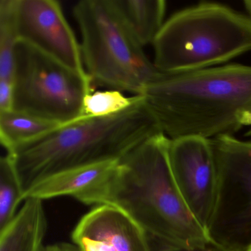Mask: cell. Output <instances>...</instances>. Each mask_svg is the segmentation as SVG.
<instances>
[{"label": "cell", "mask_w": 251, "mask_h": 251, "mask_svg": "<svg viewBox=\"0 0 251 251\" xmlns=\"http://www.w3.org/2000/svg\"><path fill=\"white\" fill-rule=\"evenodd\" d=\"M13 83L14 110L61 125L85 117L83 101L93 92L87 73L21 41L16 47Z\"/></svg>", "instance_id": "obj_6"}, {"label": "cell", "mask_w": 251, "mask_h": 251, "mask_svg": "<svg viewBox=\"0 0 251 251\" xmlns=\"http://www.w3.org/2000/svg\"><path fill=\"white\" fill-rule=\"evenodd\" d=\"M148 236L151 251H227L211 241L205 246L201 248H187L171 243L152 235L148 234Z\"/></svg>", "instance_id": "obj_18"}, {"label": "cell", "mask_w": 251, "mask_h": 251, "mask_svg": "<svg viewBox=\"0 0 251 251\" xmlns=\"http://www.w3.org/2000/svg\"><path fill=\"white\" fill-rule=\"evenodd\" d=\"M170 141L161 133L122 158L95 205L119 208L148 234L185 248H201L211 240L175 182L169 161Z\"/></svg>", "instance_id": "obj_3"}, {"label": "cell", "mask_w": 251, "mask_h": 251, "mask_svg": "<svg viewBox=\"0 0 251 251\" xmlns=\"http://www.w3.org/2000/svg\"><path fill=\"white\" fill-rule=\"evenodd\" d=\"M170 168L186 206L206 231L215 207L217 170L211 139H170Z\"/></svg>", "instance_id": "obj_8"}, {"label": "cell", "mask_w": 251, "mask_h": 251, "mask_svg": "<svg viewBox=\"0 0 251 251\" xmlns=\"http://www.w3.org/2000/svg\"><path fill=\"white\" fill-rule=\"evenodd\" d=\"M117 11L139 45L153 44L164 25V0H112Z\"/></svg>", "instance_id": "obj_13"}, {"label": "cell", "mask_w": 251, "mask_h": 251, "mask_svg": "<svg viewBox=\"0 0 251 251\" xmlns=\"http://www.w3.org/2000/svg\"><path fill=\"white\" fill-rule=\"evenodd\" d=\"M217 170L215 207L206 232L227 251L251 248V141L233 136L211 139Z\"/></svg>", "instance_id": "obj_7"}, {"label": "cell", "mask_w": 251, "mask_h": 251, "mask_svg": "<svg viewBox=\"0 0 251 251\" xmlns=\"http://www.w3.org/2000/svg\"><path fill=\"white\" fill-rule=\"evenodd\" d=\"M63 125L12 110L0 112V141L7 151L35 140Z\"/></svg>", "instance_id": "obj_14"}, {"label": "cell", "mask_w": 251, "mask_h": 251, "mask_svg": "<svg viewBox=\"0 0 251 251\" xmlns=\"http://www.w3.org/2000/svg\"><path fill=\"white\" fill-rule=\"evenodd\" d=\"M19 41L64 65L86 73L80 44L55 0H16Z\"/></svg>", "instance_id": "obj_9"}, {"label": "cell", "mask_w": 251, "mask_h": 251, "mask_svg": "<svg viewBox=\"0 0 251 251\" xmlns=\"http://www.w3.org/2000/svg\"><path fill=\"white\" fill-rule=\"evenodd\" d=\"M47 230L43 201L27 198L11 223L0 230V251H42Z\"/></svg>", "instance_id": "obj_12"}, {"label": "cell", "mask_w": 251, "mask_h": 251, "mask_svg": "<svg viewBox=\"0 0 251 251\" xmlns=\"http://www.w3.org/2000/svg\"><path fill=\"white\" fill-rule=\"evenodd\" d=\"M139 95L126 97L120 91L108 89L92 92L83 101L85 117H103L114 115L131 106Z\"/></svg>", "instance_id": "obj_17"}, {"label": "cell", "mask_w": 251, "mask_h": 251, "mask_svg": "<svg viewBox=\"0 0 251 251\" xmlns=\"http://www.w3.org/2000/svg\"><path fill=\"white\" fill-rule=\"evenodd\" d=\"M163 133L143 96L127 109L103 117H83L16 148L14 158L25 195L61 172L120 161L148 139Z\"/></svg>", "instance_id": "obj_2"}, {"label": "cell", "mask_w": 251, "mask_h": 251, "mask_svg": "<svg viewBox=\"0 0 251 251\" xmlns=\"http://www.w3.org/2000/svg\"><path fill=\"white\" fill-rule=\"evenodd\" d=\"M244 5H245V9L249 14V17L251 19V0H245L244 1Z\"/></svg>", "instance_id": "obj_21"}, {"label": "cell", "mask_w": 251, "mask_h": 251, "mask_svg": "<svg viewBox=\"0 0 251 251\" xmlns=\"http://www.w3.org/2000/svg\"><path fill=\"white\" fill-rule=\"evenodd\" d=\"M119 161L92 164L54 175L27 191L25 201L30 198L44 201L70 196L86 205H95L97 197L115 173Z\"/></svg>", "instance_id": "obj_11"}, {"label": "cell", "mask_w": 251, "mask_h": 251, "mask_svg": "<svg viewBox=\"0 0 251 251\" xmlns=\"http://www.w3.org/2000/svg\"><path fill=\"white\" fill-rule=\"evenodd\" d=\"M154 65L178 74L211 68L251 51V19L214 2L182 10L154 41Z\"/></svg>", "instance_id": "obj_4"}, {"label": "cell", "mask_w": 251, "mask_h": 251, "mask_svg": "<svg viewBox=\"0 0 251 251\" xmlns=\"http://www.w3.org/2000/svg\"><path fill=\"white\" fill-rule=\"evenodd\" d=\"M42 251H82L75 244L60 242L54 245H45Z\"/></svg>", "instance_id": "obj_20"}, {"label": "cell", "mask_w": 251, "mask_h": 251, "mask_svg": "<svg viewBox=\"0 0 251 251\" xmlns=\"http://www.w3.org/2000/svg\"><path fill=\"white\" fill-rule=\"evenodd\" d=\"M23 201L24 192L14 158L7 153L0 160V230L15 217Z\"/></svg>", "instance_id": "obj_15"}, {"label": "cell", "mask_w": 251, "mask_h": 251, "mask_svg": "<svg viewBox=\"0 0 251 251\" xmlns=\"http://www.w3.org/2000/svg\"><path fill=\"white\" fill-rule=\"evenodd\" d=\"M249 134L251 135V131L249 132Z\"/></svg>", "instance_id": "obj_22"}, {"label": "cell", "mask_w": 251, "mask_h": 251, "mask_svg": "<svg viewBox=\"0 0 251 251\" xmlns=\"http://www.w3.org/2000/svg\"><path fill=\"white\" fill-rule=\"evenodd\" d=\"M142 96L169 139L231 136L251 126V66L161 73Z\"/></svg>", "instance_id": "obj_1"}, {"label": "cell", "mask_w": 251, "mask_h": 251, "mask_svg": "<svg viewBox=\"0 0 251 251\" xmlns=\"http://www.w3.org/2000/svg\"><path fill=\"white\" fill-rule=\"evenodd\" d=\"M82 58L92 84L142 96L161 74L145 55L112 0H82L73 8Z\"/></svg>", "instance_id": "obj_5"}, {"label": "cell", "mask_w": 251, "mask_h": 251, "mask_svg": "<svg viewBox=\"0 0 251 251\" xmlns=\"http://www.w3.org/2000/svg\"><path fill=\"white\" fill-rule=\"evenodd\" d=\"M14 110V83L0 80V112Z\"/></svg>", "instance_id": "obj_19"}, {"label": "cell", "mask_w": 251, "mask_h": 251, "mask_svg": "<svg viewBox=\"0 0 251 251\" xmlns=\"http://www.w3.org/2000/svg\"><path fill=\"white\" fill-rule=\"evenodd\" d=\"M251 251V248H250L249 251Z\"/></svg>", "instance_id": "obj_23"}, {"label": "cell", "mask_w": 251, "mask_h": 251, "mask_svg": "<svg viewBox=\"0 0 251 251\" xmlns=\"http://www.w3.org/2000/svg\"><path fill=\"white\" fill-rule=\"evenodd\" d=\"M16 0L0 1V80H14V57L18 43Z\"/></svg>", "instance_id": "obj_16"}, {"label": "cell", "mask_w": 251, "mask_h": 251, "mask_svg": "<svg viewBox=\"0 0 251 251\" xmlns=\"http://www.w3.org/2000/svg\"><path fill=\"white\" fill-rule=\"evenodd\" d=\"M82 251H151L148 233L129 216L109 205L85 214L72 234Z\"/></svg>", "instance_id": "obj_10"}]
</instances>
